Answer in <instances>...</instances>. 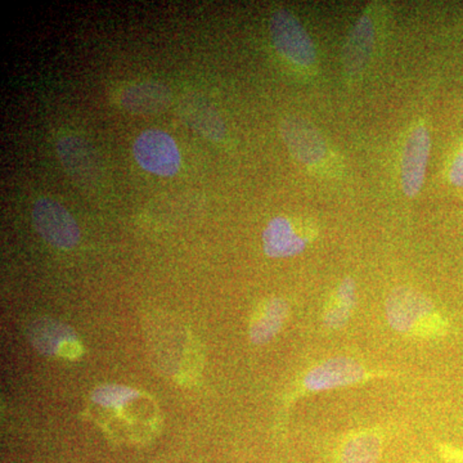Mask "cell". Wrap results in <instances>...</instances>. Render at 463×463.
<instances>
[{
    "label": "cell",
    "instance_id": "2e32d148",
    "mask_svg": "<svg viewBox=\"0 0 463 463\" xmlns=\"http://www.w3.org/2000/svg\"><path fill=\"white\" fill-rule=\"evenodd\" d=\"M383 435L377 430H362L349 435L340 447V463H379Z\"/></svg>",
    "mask_w": 463,
    "mask_h": 463
},
{
    "label": "cell",
    "instance_id": "3957f363",
    "mask_svg": "<svg viewBox=\"0 0 463 463\" xmlns=\"http://www.w3.org/2000/svg\"><path fill=\"white\" fill-rule=\"evenodd\" d=\"M269 33L274 48L289 65L306 72H316L318 54L315 42L294 14L285 8L274 11L269 20Z\"/></svg>",
    "mask_w": 463,
    "mask_h": 463
},
{
    "label": "cell",
    "instance_id": "7a4b0ae2",
    "mask_svg": "<svg viewBox=\"0 0 463 463\" xmlns=\"http://www.w3.org/2000/svg\"><path fill=\"white\" fill-rule=\"evenodd\" d=\"M279 133L291 156L317 175H335L339 169L336 154L325 136L306 118L288 116L279 124Z\"/></svg>",
    "mask_w": 463,
    "mask_h": 463
},
{
    "label": "cell",
    "instance_id": "4fadbf2b",
    "mask_svg": "<svg viewBox=\"0 0 463 463\" xmlns=\"http://www.w3.org/2000/svg\"><path fill=\"white\" fill-rule=\"evenodd\" d=\"M125 111L136 115H155L165 111L173 102V93L167 85L156 80L129 85L118 99Z\"/></svg>",
    "mask_w": 463,
    "mask_h": 463
},
{
    "label": "cell",
    "instance_id": "ac0fdd59",
    "mask_svg": "<svg viewBox=\"0 0 463 463\" xmlns=\"http://www.w3.org/2000/svg\"><path fill=\"white\" fill-rule=\"evenodd\" d=\"M449 181L456 187L463 188V147L457 152L450 164Z\"/></svg>",
    "mask_w": 463,
    "mask_h": 463
},
{
    "label": "cell",
    "instance_id": "ba28073f",
    "mask_svg": "<svg viewBox=\"0 0 463 463\" xmlns=\"http://www.w3.org/2000/svg\"><path fill=\"white\" fill-rule=\"evenodd\" d=\"M373 373L352 358H331L316 365L304 376L306 392H319L358 385L373 379Z\"/></svg>",
    "mask_w": 463,
    "mask_h": 463
},
{
    "label": "cell",
    "instance_id": "d6986e66",
    "mask_svg": "<svg viewBox=\"0 0 463 463\" xmlns=\"http://www.w3.org/2000/svg\"><path fill=\"white\" fill-rule=\"evenodd\" d=\"M439 455L444 463H463V450L449 444H440Z\"/></svg>",
    "mask_w": 463,
    "mask_h": 463
},
{
    "label": "cell",
    "instance_id": "277c9868",
    "mask_svg": "<svg viewBox=\"0 0 463 463\" xmlns=\"http://www.w3.org/2000/svg\"><path fill=\"white\" fill-rule=\"evenodd\" d=\"M33 223L42 239L53 248L74 249L80 241V228L74 216L50 197H41L33 203Z\"/></svg>",
    "mask_w": 463,
    "mask_h": 463
},
{
    "label": "cell",
    "instance_id": "52a82bcc",
    "mask_svg": "<svg viewBox=\"0 0 463 463\" xmlns=\"http://www.w3.org/2000/svg\"><path fill=\"white\" fill-rule=\"evenodd\" d=\"M431 136L425 124L412 128L405 139L402 154V190L407 197H416L422 190L430 157Z\"/></svg>",
    "mask_w": 463,
    "mask_h": 463
},
{
    "label": "cell",
    "instance_id": "e0dca14e",
    "mask_svg": "<svg viewBox=\"0 0 463 463\" xmlns=\"http://www.w3.org/2000/svg\"><path fill=\"white\" fill-rule=\"evenodd\" d=\"M138 397L139 392L128 386L106 385L94 390L91 401L102 407H121Z\"/></svg>",
    "mask_w": 463,
    "mask_h": 463
},
{
    "label": "cell",
    "instance_id": "7c38bea8",
    "mask_svg": "<svg viewBox=\"0 0 463 463\" xmlns=\"http://www.w3.org/2000/svg\"><path fill=\"white\" fill-rule=\"evenodd\" d=\"M27 339L43 355H78V335L71 327L51 318L33 321L27 328Z\"/></svg>",
    "mask_w": 463,
    "mask_h": 463
},
{
    "label": "cell",
    "instance_id": "6da1fadb",
    "mask_svg": "<svg viewBox=\"0 0 463 463\" xmlns=\"http://www.w3.org/2000/svg\"><path fill=\"white\" fill-rule=\"evenodd\" d=\"M385 312L390 327L410 336H443L449 326L430 298L411 288L392 289L386 298Z\"/></svg>",
    "mask_w": 463,
    "mask_h": 463
},
{
    "label": "cell",
    "instance_id": "8992f818",
    "mask_svg": "<svg viewBox=\"0 0 463 463\" xmlns=\"http://www.w3.org/2000/svg\"><path fill=\"white\" fill-rule=\"evenodd\" d=\"M316 225L292 221L288 216H276L263 232L265 255L273 259L295 257L306 251L317 239Z\"/></svg>",
    "mask_w": 463,
    "mask_h": 463
},
{
    "label": "cell",
    "instance_id": "9c48e42d",
    "mask_svg": "<svg viewBox=\"0 0 463 463\" xmlns=\"http://www.w3.org/2000/svg\"><path fill=\"white\" fill-rule=\"evenodd\" d=\"M376 45V24L371 9H365L350 30L344 44L341 62L347 79H356L364 74L365 67L373 58Z\"/></svg>",
    "mask_w": 463,
    "mask_h": 463
},
{
    "label": "cell",
    "instance_id": "5b68a950",
    "mask_svg": "<svg viewBox=\"0 0 463 463\" xmlns=\"http://www.w3.org/2000/svg\"><path fill=\"white\" fill-rule=\"evenodd\" d=\"M137 163L146 172L158 176H173L181 167V152L169 134L148 129L139 134L133 145Z\"/></svg>",
    "mask_w": 463,
    "mask_h": 463
},
{
    "label": "cell",
    "instance_id": "8fae6325",
    "mask_svg": "<svg viewBox=\"0 0 463 463\" xmlns=\"http://www.w3.org/2000/svg\"><path fill=\"white\" fill-rule=\"evenodd\" d=\"M57 154L66 172L81 185L94 184L99 179V163L94 148L78 136H66L57 143Z\"/></svg>",
    "mask_w": 463,
    "mask_h": 463
},
{
    "label": "cell",
    "instance_id": "5bb4252c",
    "mask_svg": "<svg viewBox=\"0 0 463 463\" xmlns=\"http://www.w3.org/2000/svg\"><path fill=\"white\" fill-rule=\"evenodd\" d=\"M288 304L283 298L264 300L252 316L250 323V339L255 345H264L282 330L288 317Z\"/></svg>",
    "mask_w": 463,
    "mask_h": 463
},
{
    "label": "cell",
    "instance_id": "30bf717a",
    "mask_svg": "<svg viewBox=\"0 0 463 463\" xmlns=\"http://www.w3.org/2000/svg\"><path fill=\"white\" fill-rule=\"evenodd\" d=\"M175 106L182 120L194 132L209 141H223L227 134L223 118L205 97L194 91H187L176 99Z\"/></svg>",
    "mask_w": 463,
    "mask_h": 463
},
{
    "label": "cell",
    "instance_id": "9a60e30c",
    "mask_svg": "<svg viewBox=\"0 0 463 463\" xmlns=\"http://www.w3.org/2000/svg\"><path fill=\"white\" fill-rule=\"evenodd\" d=\"M356 306V283L346 277L330 295L323 309V325L336 331L347 325Z\"/></svg>",
    "mask_w": 463,
    "mask_h": 463
}]
</instances>
